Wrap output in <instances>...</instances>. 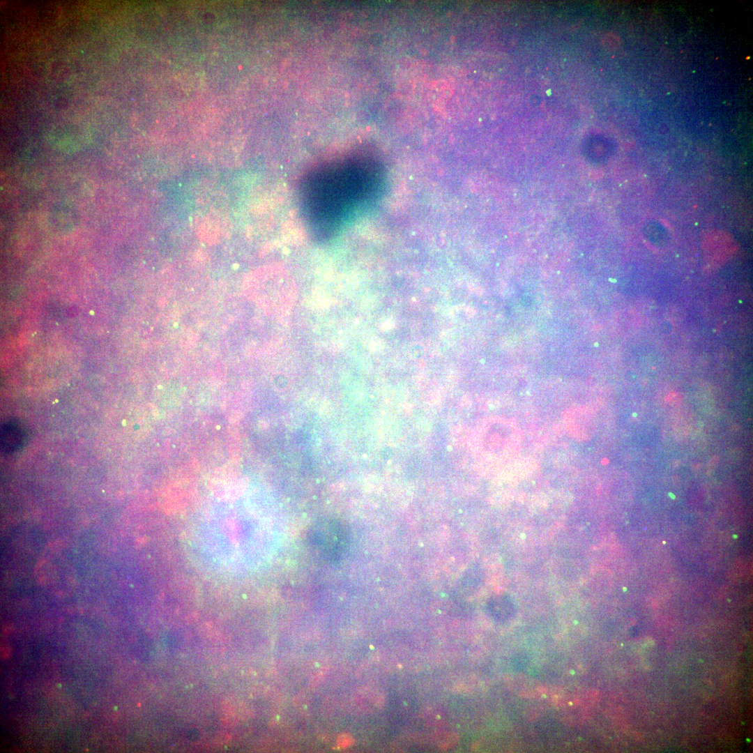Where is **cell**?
Wrapping results in <instances>:
<instances>
[{
    "label": "cell",
    "mask_w": 753,
    "mask_h": 753,
    "mask_svg": "<svg viewBox=\"0 0 753 753\" xmlns=\"http://www.w3.org/2000/svg\"><path fill=\"white\" fill-rule=\"evenodd\" d=\"M208 485L216 498L228 501L236 499L243 491L245 480L238 477L229 469L222 468L211 477Z\"/></svg>",
    "instance_id": "obj_2"
},
{
    "label": "cell",
    "mask_w": 753,
    "mask_h": 753,
    "mask_svg": "<svg viewBox=\"0 0 753 753\" xmlns=\"http://www.w3.org/2000/svg\"><path fill=\"white\" fill-rule=\"evenodd\" d=\"M309 539L317 552L328 562L339 563L348 552L350 535L338 520L322 519L310 528Z\"/></svg>",
    "instance_id": "obj_1"
},
{
    "label": "cell",
    "mask_w": 753,
    "mask_h": 753,
    "mask_svg": "<svg viewBox=\"0 0 753 753\" xmlns=\"http://www.w3.org/2000/svg\"><path fill=\"white\" fill-rule=\"evenodd\" d=\"M24 440V433L20 425L14 420L4 423L1 429V448L4 453L10 454L20 448Z\"/></svg>",
    "instance_id": "obj_3"
}]
</instances>
